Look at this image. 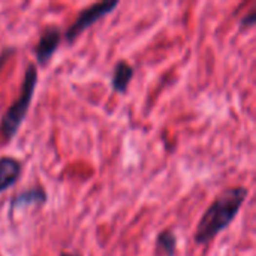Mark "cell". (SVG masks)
I'll list each match as a JSON object with an SVG mask.
<instances>
[{"label":"cell","mask_w":256,"mask_h":256,"mask_svg":"<svg viewBox=\"0 0 256 256\" xmlns=\"http://www.w3.org/2000/svg\"><path fill=\"white\" fill-rule=\"evenodd\" d=\"M247 195L249 190L243 186L225 189L204 211L194 236L195 243L199 246L207 244L225 231L238 215Z\"/></svg>","instance_id":"obj_1"},{"label":"cell","mask_w":256,"mask_h":256,"mask_svg":"<svg viewBox=\"0 0 256 256\" xmlns=\"http://www.w3.org/2000/svg\"><path fill=\"white\" fill-rule=\"evenodd\" d=\"M36 84H38V69L33 63H30L24 74L21 95L9 106V110L5 113V116L2 117V121H0V137L3 138L5 142L12 141L17 132L20 131L21 124L24 123L30 108V103L35 96Z\"/></svg>","instance_id":"obj_2"},{"label":"cell","mask_w":256,"mask_h":256,"mask_svg":"<svg viewBox=\"0 0 256 256\" xmlns=\"http://www.w3.org/2000/svg\"><path fill=\"white\" fill-rule=\"evenodd\" d=\"M118 6L117 0H108V2H99L95 3L89 8H85L84 11L79 12V15L77 17V20L71 24V27L66 30L65 33V39L68 44H72V42L89 27H92L96 21H99L100 18L110 15L116 8Z\"/></svg>","instance_id":"obj_3"},{"label":"cell","mask_w":256,"mask_h":256,"mask_svg":"<svg viewBox=\"0 0 256 256\" xmlns=\"http://www.w3.org/2000/svg\"><path fill=\"white\" fill-rule=\"evenodd\" d=\"M61 30L57 26H48L42 32L38 44L35 47V56L39 65L45 66L51 60V57L56 54L57 48L61 44Z\"/></svg>","instance_id":"obj_4"},{"label":"cell","mask_w":256,"mask_h":256,"mask_svg":"<svg viewBox=\"0 0 256 256\" xmlns=\"http://www.w3.org/2000/svg\"><path fill=\"white\" fill-rule=\"evenodd\" d=\"M21 176V163L12 156L0 158V192L11 189Z\"/></svg>","instance_id":"obj_5"},{"label":"cell","mask_w":256,"mask_h":256,"mask_svg":"<svg viewBox=\"0 0 256 256\" xmlns=\"http://www.w3.org/2000/svg\"><path fill=\"white\" fill-rule=\"evenodd\" d=\"M45 202H47V194H45L44 189L33 187V189L24 190V192H21V194L11 198L9 215H12L14 210L23 208V207H27V205H42Z\"/></svg>","instance_id":"obj_6"},{"label":"cell","mask_w":256,"mask_h":256,"mask_svg":"<svg viewBox=\"0 0 256 256\" xmlns=\"http://www.w3.org/2000/svg\"><path fill=\"white\" fill-rule=\"evenodd\" d=\"M135 69L129 65L127 61L120 60L116 63L114 71H113V78H111V89L114 93H126L127 87H129V82L134 79Z\"/></svg>","instance_id":"obj_7"},{"label":"cell","mask_w":256,"mask_h":256,"mask_svg":"<svg viewBox=\"0 0 256 256\" xmlns=\"http://www.w3.org/2000/svg\"><path fill=\"white\" fill-rule=\"evenodd\" d=\"M158 247L166 255V256H174L177 250V237L173 231H163L158 236Z\"/></svg>","instance_id":"obj_8"},{"label":"cell","mask_w":256,"mask_h":256,"mask_svg":"<svg viewBox=\"0 0 256 256\" xmlns=\"http://www.w3.org/2000/svg\"><path fill=\"white\" fill-rule=\"evenodd\" d=\"M240 24H241V29H244V30L253 27V26L256 24V14H255V11L249 12V15H246V17L240 21Z\"/></svg>","instance_id":"obj_9"},{"label":"cell","mask_w":256,"mask_h":256,"mask_svg":"<svg viewBox=\"0 0 256 256\" xmlns=\"http://www.w3.org/2000/svg\"><path fill=\"white\" fill-rule=\"evenodd\" d=\"M15 51H17V50H15L14 47H9V48H6V50L2 51V54H0V69L3 68V65L8 61V59H9L12 54H15Z\"/></svg>","instance_id":"obj_10"},{"label":"cell","mask_w":256,"mask_h":256,"mask_svg":"<svg viewBox=\"0 0 256 256\" xmlns=\"http://www.w3.org/2000/svg\"><path fill=\"white\" fill-rule=\"evenodd\" d=\"M60 256H81L79 253H69V252H61Z\"/></svg>","instance_id":"obj_11"}]
</instances>
